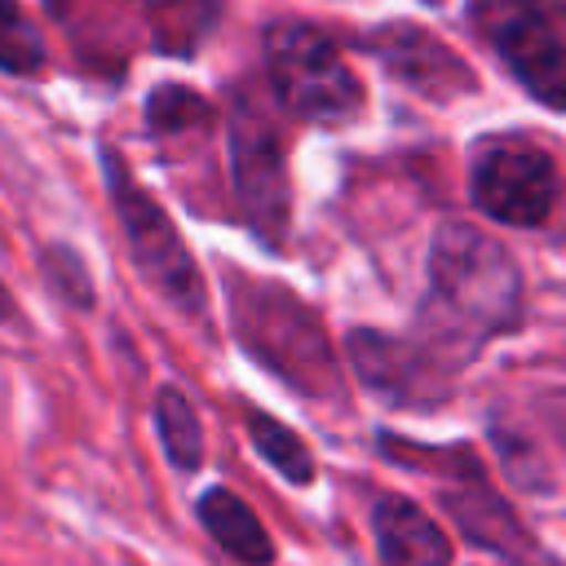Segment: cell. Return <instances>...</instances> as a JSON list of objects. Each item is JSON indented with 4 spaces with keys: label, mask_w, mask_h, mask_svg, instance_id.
I'll list each match as a JSON object with an SVG mask.
<instances>
[{
    "label": "cell",
    "mask_w": 566,
    "mask_h": 566,
    "mask_svg": "<svg viewBox=\"0 0 566 566\" xmlns=\"http://www.w3.org/2000/svg\"><path fill=\"white\" fill-rule=\"evenodd\" d=\"M265 66L279 102L310 124H349L363 111V84L340 49L301 22H279L265 35Z\"/></svg>",
    "instance_id": "cell-1"
},
{
    "label": "cell",
    "mask_w": 566,
    "mask_h": 566,
    "mask_svg": "<svg viewBox=\"0 0 566 566\" xmlns=\"http://www.w3.org/2000/svg\"><path fill=\"white\" fill-rule=\"evenodd\" d=\"M429 283H433V301H442L478 332H500L517 318V292H522L517 265L495 239L478 230L447 226L433 239Z\"/></svg>",
    "instance_id": "cell-2"
},
{
    "label": "cell",
    "mask_w": 566,
    "mask_h": 566,
    "mask_svg": "<svg viewBox=\"0 0 566 566\" xmlns=\"http://www.w3.org/2000/svg\"><path fill=\"white\" fill-rule=\"evenodd\" d=\"M243 345L270 363L287 385L305 394H332L336 389V363L332 345L318 327V318L283 287H248L234 305Z\"/></svg>",
    "instance_id": "cell-3"
},
{
    "label": "cell",
    "mask_w": 566,
    "mask_h": 566,
    "mask_svg": "<svg viewBox=\"0 0 566 566\" xmlns=\"http://www.w3.org/2000/svg\"><path fill=\"white\" fill-rule=\"evenodd\" d=\"M106 181H111V199L128 239L133 261L142 265V274L181 310H199L203 305V283L199 270L181 243V234L172 230V221L164 217V208L128 177V168H119L115 155H106Z\"/></svg>",
    "instance_id": "cell-4"
},
{
    "label": "cell",
    "mask_w": 566,
    "mask_h": 566,
    "mask_svg": "<svg viewBox=\"0 0 566 566\" xmlns=\"http://www.w3.org/2000/svg\"><path fill=\"white\" fill-rule=\"evenodd\" d=\"M230 181L256 234L279 243L287 226V168L279 128L256 106H239V115L230 119Z\"/></svg>",
    "instance_id": "cell-5"
},
{
    "label": "cell",
    "mask_w": 566,
    "mask_h": 566,
    "mask_svg": "<svg viewBox=\"0 0 566 566\" xmlns=\"http://www.w3.org/2000/svg\"><path fill=\"white\" fill-rule=\"evenodd\" d=\"M478 18L526 93L535 102L566 106V40L544 22V13L531 0H482Z\"/></svg>",
    "instance_id": "cell-6"
},
{
    "label": "cell",
    "mask_w": 566,
    "mask_h": 566,
    "mask_svg": "<svg viewBox=\"0 0 566 566\" xmlns=\"http://www.w3.org/2000/svg\"><path fill=\"white\" fill-rule=\"evenodd\" d=\"M473 203L500 226H539L553 208V164L526 146L491 150L473 164Z\"/></svg>",
    "instance_id": "cell-7"
},
{
    "label": "cell",
    "mask_w": 566,
    "mask_h": 566,
    "mask_svg": "<svg viewBox=\"0 0 566 566\" xmlns=\"http://www.w3.org/2000/svg\"><path fill=\"white\" fill-rule=\"evenodd\" d=\"M371 531H376V548L385 566H447L451 562V548L438 522L402 495H380L371 504Z\"/></svg>",
    "instance_id": "cell-8"
},
{
    "label": "cell",
    "mask_w": 566,
    "mask_h": 566,
    "mask_svg": "<svg viewBox=\"0 0 566 566\" xmlns=\"http://www.w3.org/2000/svg\"><path fill=\"white\" fill-rule=\"evenodd\" d=\"M199 522H203V531H208L234 562H243V566H265V562L274 557V544H270L265 526L256 522V513H252L239 495H230V491H221V486H212V491L199 495Z\"/></svg>",
    "instance_id": "cell-9"
},
{
    "label": "cell",
    "mask_w": 566,
    "mask_h": 566,
    "mask_svg": "<svg viewBox=\"0 0 566 566\" xmlns=\"http://www.w3.org/2000/svg\"><path fill=\"white\" fill-rule=\"evenodd\" d=\"M155 424H159V442L168 451V460L177 469H195L203 460V442H199V416L186 402L181 389H159L155 398Z\"/></svg>",
    "instance_id": "cell-10"
},
{
    "label": "cell",
    "mask_w": 566,
    "mask_h": 566,
    "mask_svg": "<svg viewBox=\"0 0 566 566\" xmlns=\"http://www.w3.org/2000/svg\"><path fill=\"white\" fill-rule=\"evenodd\" d=\"M248 429H252L256 451H261L287 482H310V478H314V455H310V447H305L287 424H279V420L252 411V416H248Z\"/></svg>",
    "instance_id": "cell-11"
},
{
    "label": "cell",
    "mask_w": 566,
    "mask_h": 566,
    "mask_svg": "<svg viewBox=\"0 0 566 566\" xmlns=\"http://www.w3.org/2000/svg\"><path fill=\"white\" fill-rule=\"evenodd\" d=\"M40 66H44V40H40V31L31 27V18L13 0H0V71L31 75Z\"/></svg>",
    "instance_id": "cell-12"
},
{
    "label": "cell",
    "mask_w": 566,
    "mask_h": 566,
    "mask_svg": "<svg viewBox=\"0 0 566 566\" xmlns=\"http://www.w3.org/2000/svg\"><path fill=\"white\" fill-rule=\"evenodd\" d=\"M212 115V106L203 102V97H195L190 88H181V84H164L159 93H150V102H146V119H150V128H190L195 119H208Z\"/></svg>",
    "instance_id": "cell-13"
},
{
    "label": "cell",
    "mask_w": 566,
    "mask_h": 566,
    "mask_svg": "<svg viewBox=\"0 0 566 566\" xmlns=\"http://www.w3.org/2000/svg\"><path fill=\"white\" fill-rule=\"evenodd\" d=\"M557 433H562V442H566V398H557Z\"/></svg>",
    "instance_id": "cell-14"
},
{
    "label": "cell",
    "mask_w": 566,
    "mask_h": 566,
    "mask_svg": "<svg viewBox=\"0 0 566 566\" xmlns=\"http://www.w3.org/2000/svg\"><path fill=\"white\" fill-rule=\"evenodd\" d=\"M9 314V296H4V287H0V318Z\"/></svg>",
    "instance_id": "cell-15"
}]
</instances>
